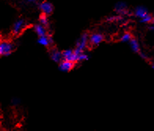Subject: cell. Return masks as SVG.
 Listing matches in <instances>:
<instances>
[{
  "instance_id": "obj_1",
  "label": "cell",
  "mask_w": 154,
  "mask_h": 131,
  "mask_svg": "<svg viewBox=\"0 0 154 131\" xmlns=\"http://www.w3.org/2000/svg\"><path fill=\"white\" fill-rule=\"evenodd\" d=\"M88 40H89V36L87 33H83L81 37L77 40L76 43H75V48L74 49V52L76 55H79V54L83 53L84 49L87 47V44H88Z\"/></svg>"
},
{
  "instance_id": "obj_2",
  "label": "cell",
  "mask_w": 154,
  "mask_h": 131,
  "mask_svg": "<svg viewBox=\"0 0 154 131\" xmlns=\"http://www.w3.org/2000/svg\"><path fill=\"white\" fill-rule=\"evenodd\" d=\"M14 51V44L9 41H2L0 44V54L2 56H9Z\"/></svg>"
},
{
  "instance_id": "obj_3",
  "label": "cell",
  "mask_w": 154,
  "mask_h": 131,
  "mask_svg": "<svg viewBox=\"0 0 154 131\" xmlns=\"http://www.w3.org/2000/svg\"><path fill=\"white\" fill-rule=\"evenodd\" d=\"M26 27V22L24 19H18L17 20L14 25H13L12 28V33L14 35H19Z\"/></svg>"
},
{
  "instance_id": "obj_4",
  "label": "cell",
  "mask_w": 154,
  "mask_h": 131,
  "mask_svg": "<svg viewBox=\"0 0 154 131\" xmlns=\"http://www.w3.org/2000/svg\"><path fill=\"white\" fill-rule=\"evenodd\" d=\"M38 8L43 14L46 15H51L54 11V6L51 2L48 1H43L38 5Z\"/></svg>"
},
{
  "instance_id": "obj_5",
  "label": "cell",
  "mask_w": 154,
  "mask_h": 131,
  "mask_svg": "<svg viewBox=\"0 0 154 131\" xmlns=\"http://www.w3.org/2000/svg\"><path fill=\"white\" fill-rule=\"evenodd\" d=\"M78 56H79V55H76L74 52V51L71 49H67L62 51V58L63 59L65 60L76 62H78Z\"/></svg>"
},
{
  "instance_id": "obj_6",
  "label": "cell",
  "mask_w": 154,
  "mask_h": 131,
  "mask_svg": "<svg viewBox=\"0 0 154 131\" xmlns=\"http://www.w3.org/2000/svg\"><path fill=\"white\" fill-rule=\"evenodd\" d=\"M75 66V62L71 61H68V60L63 59L62 61L59 63V70H61V72H69L72 70L73 68Z\"/></svg>"
},
{
  "instance_id": "obj_7",
  "label": "cell",
  "mask_w": 154,
  "mask_h": 131,
  "mask_svg": "<svg viewBox=\"0 0 154 131\" xmlns=\"http://www.w3.org/2000/svg\"><path fill=\"white\" fill-rule=\"evenodd\" d=\"M116 13L120 15H128L129 14V11L128 10V6L125 2H119L115 5L114 7Z\"/></svg>"
},
{
  "instance_id": "obj_8",
  "label": "cell",
  "mask_w": 154,
  "mask_h": 131,
  "mask_svg": "<svg viewBox=\"0 0 154 131\" xmlns=\"http://www.w3.org/2000/svg\"><path fill=\"white\" fill-rule=\"evenodd\" d=\"M103 40L104 37L101 33H93L90 37V43L93 46H97L103 41Z\"/></svg>"
},
{
  "instance_id": "obj_9",
  "label": "cell",
  "mask_w": 154,
  "mask_h": 131,
  "mask_svg": "<svg viewBox=\"0 0 154 131\" xmlns=\"http://www.w3.org/2000/svg\"><path fill=\"white\" fill-rule=\"evenodd\" d=\"M38 44L43 46V47H49L54 43L53 38L50 35L43 36V37H39L38 39Z\"/></svg>"
},
{
  "instance_id": "obj_10",
  "label": "cell",
  "mask_w": 154,
  "mask_h": 131,
  "mask_svg": "<svg viewBox=\"0 0 154 131\" xmlns=\"http://www.w3.org/2000/svg\"><path fill=\"white\" fill-rule=\"evenodd\" d=\"M148 14V10L144 6H137L135 10H134V15H135V17H137V18L140 19L143 18H145L146 15Z\"/></svg>"
},
{
  "instance_id": "obj_11",
  "label": "cell",
  "mask_w": 154,
  "mask_h": 131,
  "mask_svg": "<svg viewBox=\"0 0 154 131\" xmlns=\"http://www.w3.org/2000/svg\"><path fill=\"white\" fill-rule=\"evenodd\" d=\"M51 59L53 60L54 62H58L60 63L63 60L62 52L59 51L57 49H53L51 51Z\"/></svg>"
},
{
  "instance_id": "obj_12",
  "label": "cell",
  "mask_w": 154,
  "mask_h": 131,
  "mask_svg": "<svg viewBox=\"0 0 154 131\" xmlns=\"http://www.w3.org/2000/svg\"><path fill=\"white\" fill-rule=\"evenodd\" d=\"M47 27H45L44 25H41L40 23L39 24H36L35 25H34V31L35 33H36V35L39 37H43V36L47 35Z\"/></svg>"
},
{
  "instance_id": "obj_13",
  "label": "cell",
  "mask_w": 154,
  "mask_h": 131,
  "mask_svg": "<svg viewBox=\"0 0 154 131\" xmlns=\"http://www.w3.org/2000/svg\"><path fill=\"white\" fill-rule=\"evenodd\" d=\"M130 46L131 50L135 53H139L140 52V45L138 43V40L136 39L132 38L131 40L130 41Z\"/></svg>"
},
{
  "instance_id": "obj_14",
  "label": "cell",
  "mask_w": 154,
  "mask_h": 131,
  "mask_svg": "<svg viewBox=\"0 0 154 131\" xmlns=\"http://www.w3.org/2000/svg\"><path fill=\"white\" fill-rule=\"evenodd\" d=\"M39 23L41 25H44L45 27H48L49 26V20L48 18H47V15L44 14H41L40 17H39Z\"/></svg>"
},
{
  "instance_id": "obj_15",
  "label": "cell",
  "mask_w": 154,
  "mask_h": 131,
  "mask_svg": "<svg viewBox=\"0 0 154 131\" xmlns=\"http://www.w3.org/2000/svg\"><path fill=\"white\" fill-rule=\"evenodd\" d=\"M124 20V17L123 15L118 14L115 15V16H111L107 18V21H109V22H113V21H120Z\"/></svg>"
},
{
  "instance_id": "obj_16",
  "label": "cell",
  "mask_w": 154,
  "mask_h": 131,
  "mask_svg": "<svg viewBox=\"0 0 154 131\" xmlns=\"http://www.w3.org/2000/svg\"><path fill=\"white\" fill-rule=\"evenodd\" d=\"M131 34L129 33H125L124 34L122 35L121 38H120V41H121V42H125V43H127V42H130V41L131 40Z\"/></svg>"
},
{
  "instance_id": "obj_17",
  "label": "cell",
  "mask_w": 154,
  "mask_h": 131,
  "mask_svg": "<svg viewBox=\"0 0 154 131\" xmlns=\"http://www.w3.org/2000/svg\"><path fill=\"white\" fill-rule=\"evenodd\" d=\"M152 19H153V18L152 17V15L148 14V15H146L145 18L141 19L140 21H141L142 23H149L151 22V21H152Z\"/></svg>"
},
{
  "instance_id": "obj_18",
  "label": "cell",
  "mask_w": 154,
  "mask_h": 131,
  "mask_svg": "<svg viewBox=\"0 0 154 131\" xmlns=\"http://www.w3.org/2000/svg\"><path fill=\"white\" fill-rule=\"evenodd\" d=\"M89 57L87 56V54L85 53H81L79 54V56H78V62H82V61H86V60H88Z\"/></svg>"
},
{
  "instance_id": "obj_19",
  "label": "cell",
  "mask_w": 154,
  "mask_h": 131,
  "mask_svg": "<svg viewBox=\"0 0 154 131\" xmlns=\"http://www.w3.org/2000/svg\"><path fill=\"white\" fill-rule=\"evenodd\" d=\"M139 56L140 57L142 58V59H148V56H146L145 53H143V52H139Z\"/></svg>"
},
{
  "instance_id": "obj_20",
  "label": "cell",
  "mask_w": 154,
  "mask_h": 131,
  "mask_svg": "<svg viewBox=\"0 0 154 131\" xmlns=\"http://www.w3.org/2000/svg\"><path fill=\"white\" fill-rule=\"evenodd\" d=\"M38 0H27V2H29V3H35V2H38Z\"/></svg>"
},
{
  "instance_id": "obj_21",
  "label": "cell",
  "mask_w": 154,
  "mask_h": 131,
  "mask_svg": "<svg viewBox=\"0 0 154 131\" xmlns=\"http://www.w3.org/2000/svg\"><path fill=\"white\" fill-rule=\"evenodd\" d=\"M149 29H151L152 31H154V25H153V24H152V25L149 27Z\"/></svg>"
},
{
  "instance_id": "obj_22",
  "label": "cell",
  "mask_w": 154,
  "mask_h": 131,
  "mask_svg": "<svg viewBox=\"0 0 154 131\" xmlns=\"http://www.w3.org/2000/svg\"><path fill=\"white\" fill-rule=\"evenodd\" d=\"M152 70H154V64L152 66Z\"/></svg>"
},
{
  "instance_id": "obj_23",
  "label": "cell",
  "mask_w": 154,
  "mask_h": 131,
  "mask_svg": "<svg viewBox=\"0 0 154 131\" xmlns=\"http://www.w3.org/2000/svg\"><path fill=\"white\" fill-rule=\"evenodd\" d=\"M152 24H153V25H154V18H153V19H152Z\"/></svg>"
}]
</instances>
